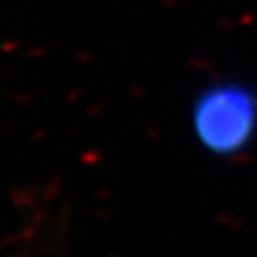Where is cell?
<instances>
[{
  "instance_id": "1",
  "label": "cell",
  "mask_w": 257,
  "mask_h": 257,
  "mask_svg": "<svg viewBox=\"0 0 257 257\" xmlns=\"http://www.w3.org/2000/svg\"><path fill=\"white\" fill-rule=\"evenodd\" d=\"M190 132L217 158H237L257 140V89L241 79H215L192 97Z\"/></svg>"
}]
</instances>
